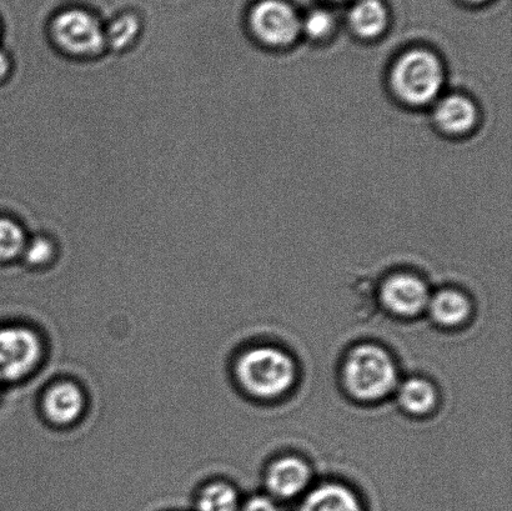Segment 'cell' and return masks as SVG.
Segmentation results:
<instances>
[{
	"label": "cell",
	"instance_id": "obj_1",
	"mask_svg": "<svg viewBox=\"0 0 512 511\" xmlns=\"http://www.w3.org/2000/svg\"><path fill=\"white\" fill-rule=\"evenodd\" d=\"M235 374L245 392L255 398L273 399L293 387L296 370L293 360L280 349L259 347L239 358Z\"/></svg>",
	"mask_w": 512,
	"mask_h": 511
},
{
	"label": "cell",
	"instance_id": "obj_2",
	"mask_svg": "<svg viewBox=\"0 0 512 511\" xmlns=\"http://www.w3.org/2000/svg\"><path fill=\"white\" fill-rule=\"evenodd\" d=\"M344 383L355 399L376 402L398 385V369L384 349L365 344L355 348L344 364Z\"/></svg>",
	"mask_w": 512,
	"mask_h": 511
},
{
	"label": "cell",
	"instance_id": "obj_3",
	"mask_svg": "<svg viewBox=\"0 0 512 511\" xmlns=\"http://www.w3.org/2000/svg\"><path fill=\"white\" fill-rule=\"evenodd\" d=\"M50 42L75 60H94L107 52L104 28L94 15L74 8L64 10L50 24Z\"/></svg>",
	"mask_w": 512,
	"mask_h": 511
},
{
	"label": "cell",
	"instance_id": "obj_4",
	"mask_svg": "<svg viewBox=\"0 0 512 511\" xmlns=\"http://www.w3.org/2000/svg\"><path fill=\"white\" fill-rule=\"evenodd\" d=\"M391 79L396 94L404 102L424 105L438 97L444 83V72L434 54L426 50H411L396 62Z\"/></svg>",
	"mask_w": 512,
	"mask_h": 511
},
{
	"label": "cell",
	"instance_id": "obj_5",
	"mask_svg": "<svg viewBox=\"0 0 512 511\" xmlns=\"http://www.w3.org/2000/svg\"><path fill=\"white\" fill-rule=\"evenodd\" d=\"M39 335L24 327L0 328V384L28 377L42 362Z\"/></svg>",
	"mask_w": 512,
	"mask_h": 511
},
{
	"label": "cell",
	"instance_id": "obj_6",
	"mask_svg": "<svg viewBox=\"0 0 512 511\" xmlns=\"http://www.w3.org/2000/svg\"><path fill=\"white\" fill-rule=\"evenodd\" d=\"M250 27L261 42L286 47L298 38L301 20L284 0H261L250 14Z\"/></svg>",
	"mask_w": 512,
	"mask_h": 511
},
{
	"label": "cell",
	"instance_id": "obj_7",
	"mask_svg": "<svg viewBox=\"0 0 512 511\" xmlns=\"http://www.w3.org/2000/svg\"><path fill=\"white\" fill-rule=\"evenodd\" d=\"M381 299L390 312L410 318L428 307L430 293L423 280L410 274H398L386 280Z\"/></svg>",
	"mask_w": 512,
	"mask_h": 511
},
{
	"label": "cell",
	"instance_id": "obj_8",
	"mask_svg": "<svg viewBox=\"0 0 512 511\" xmlns=\"http://www.w3.org/2000/svg\"><path fill=\"white\" fill-rule=\"evenodd\" d=\"M85 395L78 384L58 382L45 390L42 407L45 417L55 425H70L82 417Z\"/></svg>",
	"mask_w": 512,
	"mask_h": 511
},
{
	"label": "cell",
	"instance_id": "obj_9",
	"mask_svg": "<svg viewBox=\"0 0 512 511\" xmlns=\"http://www.w3.org/2000/svg\"><path fill=\"white\" fill-rule=\"evenodd\" d=\"M310 469L303 460L285 457L270 465L266 487L273 497L289 500L298 497L308 487Z\"/></svg>",
	"mask_w": 512,
	"mask_h": 511
},
{
	"label": "cell",
	"instance_id": "obj_10",
	"mask_svg": "<svg viewBox=\"0 0 512 511\" xmlns=\"http://www.w3.org/2000/svg\"><path fill=\"white\" fill-rule=\"evenodd\" d=\"M478 118L475 105L463 95H449L435 108V120L446 133L463 134L474 127Z\"/></svg>",
	"mask_w": 512,
	"mask_h": 511
},
{
	"label": "cell",
	"instance_id": "obj_11",
	"mask_svg": "<svg viewBox=\"0 0 512 511\" xmlns=\"http://www.w3.org/2000/svg\"><path fill=\"white\" fill-rule=\"evenodd\" d=\"M298 511H364V508L349 488L324 484L306 495Z\"/></svg>",
	"mask_w": 512,
	"mask_h": 511
},
{
	"label": "cell",
	"instance_id": "obj_12",
	"mask_svg": "<svg viewBox=\"0 0 512 511\" xmlns=\"http://www.w3.org/2000/svg\"><path fill=\"white\" fill-rule=\"evenodd\" d=\"M428 307L435 322L448 328L463 324L471 313L469 299L453 289L441 290L430 297Z\"/></svg>",
	"mask_w": 512,
	"mask_h": 511
},
{
	"label": "cell",
	"instance_id": "obj_13",
	"mask_svg": "<svg viewBox=\"0 0 512 511\" xmlns=\"http://www.w3.org/2000/svg\"><path fill=\"white\" fill-rule=\"evenodd\" d=\"M349 23L360 37L375 38L388 24V10L380 0H359L350 10Z\"/></svg>",
	"mask_w": 512,
	"mask_h": 511
},
{
	"label": "cell",
	"instance_id": "obj_14",
	"mask_svg": "<svg viewBox=\"0 0 512 511\" xmlns=\"http://www.w3.org/2000/svg\"><path fill=\"white\" fill-rule=\"evenodd\" d=\"M398 402L405 412L423 415L435 408L438 394L428 380L411 378L401 384L398 390Z\"/></svg>",
	"mask_w": 512,
	"mask_h": 511
},
{
	"label": "cell",
	"instance_id": "obj_15",
	"mask_svg": "<svg viewBox=\"0 0 512 511\" xmlns=\"http://www.w3.org/2000/svg\"><path fill=\"white\" fill-rule=\"evenodd\" d=\"M242 508L237 489L232 484L215 480L200 490L195 510L197 511H239Z\"/></svg>",
	"mask_w": 512,
	"mask_h": 511
},
{
	"label": "cell",
	"instance_id": "obj_16",
	"mask_svg": "<svg viewBox=\"0 0 512 511\" xmlns=\"http://www.w3.org/2000/svg\"><path fill=\"white\" fill-rule=\"evenodd\" d=\"M142 33V24L137 15L123 14L104 29L107 49L112 53H124L132 49Z\"/></svg>",
	"mask_w": 512,
	"mask_h": 511
},
{
	"label": "cell",
	"instance_id": "obj_17",
	"mask_svg": "<svg viewBox=\"0 0 512 511\" xmlns=\"http://www.w3.org/2000/svg\"><path fill=\"white\" fill-rule=\"evenodd\" d=\"M27 242V232L17 219L0 217V262H13L22 257Z\"/></svg>",
	"mask_w": 512,
	"mask_h": 511
},
{
	"label": "cell",
	"instance_id": "obj_18",
	"mask_svg": "<svg viewBox=\"0 0 512 511\" xmlns=\"http://www.w3.org/2000/svg\"><path fill=\"white\" fill-rule=\"evenodd\" d=\"M57 254V247L53 238L44 234H35L34 237L28 240L23 250V262L29 267L40 268L49 264Z\"/></svg>",
	"mask_w": 512,
	"mask_h": 511
},
{
	"label": "cell",
	"instance_id": "obj_19",
	"mask_svg": "<svg viewBox=\"0 0 512 511\" xmlns=\"http://www.w3.org/2000/svg\"><path fill=\"white\" fill-rule=\"evenodd\" d=\"M301 29L311 38H325L333 32L334 18L325 10H314L301 22Z\"/></svg>",
	"mask_w": 512,
	"mask_h": 511
},
{
	"label": "cell",
	"instance_id": "obj_20",
	"mask_svg": "<svg viewBox=\"0 0 512 511\" xmlns=\"http://www.w3.org/2000/svg\"><path fill=\"white\" fill-rule=\"evenodd\" d=\"M239 511H283L273 499L266 497H254L242 504Z\"/></svg>",
	"mask_w": 512,
	"mask_h": 511
},
{
	"label": "cell",
	"instance_id": "obj_21",
	"mask_svg": "<svg viewBox=\"0 0 512 511\" xmlns=\"http://www.w3.org/2000/svg\"><path fill=\"white\" fill-rule=\"evenodd\" d=\"M12 73V57L5 50L0 49V82L8 79Z\"/></svg>",
	"mask_w": 512,
	"mask_h": 511
},
{
	"label": "cell",
	"instance_id": "obj_22",
	"mask_svg": "<svg viewBox=\"0 0 512 511\" xmlns=\"http://www.w3.org/2000/svg\"><path fill=\"white\" fill-rule=\"evenodd\" d=\"M466 2H470V3H483V2H485V0H466Z\"/></svg>",
	"mask_w": 512,
	"mask_h": 511
},
{
	"label": "cell",
	"instance_id": "obj_23",
	"mask_svg": "<svg viewBox=\"0 0 512 511\" xmlns=\"http://www.w3.org/2000/svg\"><path fill=\"white\" fill-rule=\"evenodd\" d=\"M197 225H203V224H197ZM197 225H188V227H197ZM179 228H187V227H179ZM172 229H178V228H172ZM164 230H170V229H164ZM162 232V230H160Z\"/></svg>",
	"mask_w": 512,
	"mask_h": 511
}]
</instances>
